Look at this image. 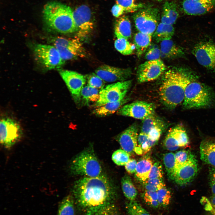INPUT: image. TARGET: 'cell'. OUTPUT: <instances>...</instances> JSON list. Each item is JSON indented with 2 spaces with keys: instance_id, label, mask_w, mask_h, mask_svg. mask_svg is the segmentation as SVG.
Here are the masks:
<instances>
[{
  "instance_id": "10",
  "label": "cell",
  "mask_w": 215,
  "mask_h": 215,
  "mask_svg": "<svg viewBox=\"0 0 215 215\" xmlns=\"http://www.w3.org/2000/svg\"><path fill=\"white\" fill-rule=\"evenodd\" d=\"M73 18L76 27V37L79 39L87 37L94 26L90 8L85 5L78 6L73 11Z\"/></svg>"
},
{
  "instance_id": "21",
  "label": "cell",
  "mask_w": 215,
  "mask_h": 215,
  "mask_svg": "<svg viewBox=\"0 0 215 215\" xmlns=\"http://www.w3.org/2000/svg\"><path fill=\"white\" fill-rule=\"evenodd\" d=\"M137 126L133 124L119 134L116 139L122 149L130 155L134 152L135 148L138 145Z\"/></svg>"
},
{
  "instance_id": "8",
  "label": "cell",
  "mask_w": 215,
  "mask_h": 215,
  "mask_svg": "<svg viewBox=\"0 0 215 215\" xmlns=\"http://www.w3.org/2000/svg\"><path fill=\"white\" fill-rule=\"evenodd\" d=\"M131 84V80H127L107 85L100 90L99 99L95 106L98 107L122 100L126 96Z\"/></svg>"
},
{
  "instance_id": "26",
  "label": "cell",
  "mask_w": 215,
  "mask_h": 215,
  "mask_svg": "<svg viewBox=\"0 0 215 215\" xmlns=\"http://www.w3.org/2000/svg\"><path fill=\"white\" fill-rule=\"evenodd\" d=\"M128 100L126 96L119 101L107 103L102 106L96 107L93 113L99 117H105L113 114L117 111Z\"/></svg>"
},
{
  "instance_id": "39",
  "label": "cell",
  "mask_w": 215,
  "mask_h": 215,
  "mask_svg": "<svg viewBox=\"0 0 215 215\" xmlns=\"http://www.w3.org/2000/svg\"><path fill=\"white\" fill-rule=\"evenodd\" d=\"M116 2L123 8L125 13L135 12L144 7L142 4L136 3L134 0H116Z\"/></svg>"
},
{
  "instance_id": "28",
  "label": "cell",
  "mask_w": 215,
  "mask_h": 215,
  "mask_svg": "<svg viewBox=\"0 0 215 215\" xmlns=\"http://www.w3.org/2000/svg\"><path fill=\"white\" fill-rule=\"evenodd\" d=\"M153 165L151 159L148 157H144L137 162L136 166L135 176L139 181L144 182L148 179Z\"/></svg>"
},
{
  "instance_id": "27",
  "label": "cell",
  "mask_w": 215,
  "mask_h": 215,
  "mask_svg": "<svg viewBox=\"0 0 215 215\" xmlns=\"http://www.w3.org/2000/svg\"><path fill=\"white\" fill-rule=\"evenodd\" d=\"M152 35L139 32L133 37L136 55L138 57L145 53L151 44Z\"/></svg>"
},
{
  "instance_id": "44",
  "label": "cell",
  "mask_w": 215,
  "mask_h": 215,
  "mask_svg": "<svg viewBox=\"0 0 215 215\" xmlns=\"http://www.w3.org/2000/svg\"><path fill=\"white\" fill-rule=\"evenodd\" d=\"M163 175L162 165L157 162L153 164L148 179L162 178Z\"/></svg>"
},
{
  "instance_id": "14",
  "label": "cell",
  "mask_w": 215,
  "mask_h": 215,
  "mask_svg": "<svg viewBox=\"0 0 215 215\" xmlns=\"http://www.w3.org/2000/svg\"><path fill=\"white\" fill-rule=\"evenodd\" d=\"M194 55L199 64L215 73V44L209 42L197 44L194 47Z\"/></svg>"
},
{
  "instance_id": "50",
  "label": "cell",
  "mask_w": 215,
  "mask_h": 215,
  "mask_svg": "<svg viewBox=\"0 0 215 215\" xmlns=\"http://www.w3.org/2000/svg\"><path fill=\"white\" fill-rule=\"evenodd\" d=\"M143 183L156 186L158 188L165 184L163 182L162 178L147 179L145 181L143 182Z\"/></svg>"
},
{
  "instance_id": "5",
  "label": "cell",
  "mask_w": 215,
  "mask_h": 215,
  "mask_svg": "<svg viewBox=\"0 0 215 215\" xmlns=\"http://www.w3.org/2000/svg\"><path fill=\"white\" fill-rule=\"evenodd\" d=\"M70 169L72 173L89 177H95L102 174L101 165L91 150H87L77 155L72 162Z\"/></svg>"
},
{
  "instance_id": "45",
  "label": "cell",
  "mask_w": 215,
  "mask_h": 215,
  "mask_svg": "<svg viewBox=\"0 0 215 215\" xmlns=\"http://www.w3.org/2000/svg\"><path fill=\"white\" fill-rule=\"evenodd\" d=\"M96 215H121L114 204H113L105 208Z\"/></svg>"
},
{
  "instance_id": "31",
  "label": "cell",
  "mask_w": 215,
  "mask_h": 215,
  "mask_svg": "<svg viewBox=\"0 0 215 215\" xmlns=\"http://www.w3.org/2000/svg\"><path fill=\"white\" fill-rule=\"evenodd\" d=\"M75 204L72 195L66 196L59 204L57 215H75Z\"/></svg>"
},
{
  "instance_id": "20",
  "label": "cell",
  "mask_w": 215,
  "mask_h": 215,
  "mask_svg": "<svg viewBox=\"0 0 215 215\" xmlns=\"http://www.w3.org/2000/svg\"><path fill=\"white\" fill-rule=\"evenodd\" d=\"M182 9L186 14L199 16L206 14L213 8L215 0H182Z\"/></svg>"
},
{
  "instance_id": "52",
  "label": "cell",
  "mask_w": 215,
  "mask_h": 215,
  "mask_svg": "<svg viewBox=\"0 0 215 215\" xmlns=\"http://www.w3.org/2000/svg\"><path fill=\"white\" fill-rule=\"evenodd\" d=\"M152 0L158 1H161L163 0Z\"/></svg>"
},
{
  "instance_id": "18",
  "label": "cell",
  "mask_w": 215,
  "mask_h": 215,
  "mask_svg": "<svg viewBox=\"0 0 215 215\" xmlns=\"http://www.w3.org/2000/svg\"><path fill=\"white\" fill-rule=\"evenodd\" d=\"M198 170L197 161L195 156L176 169L171 179L179 185H185L194 179L197 173Z\"/></svg>"
},
{
  "instance_id": "1",
  "label": "cell",
  "mask_w": 215,
  "mask_h": 215,
  "mask_svg": "<svg viewBox=\"0 0 215 215\" xmlns=\"http://www.w3.org/2000/svg\"><path fill=\"white\" fill-rule=\"evenodd\" d=\"M72 195L75 204L84 215H96L114 204L117 196L114 186L102 174L77 180L73 186Z\"/></svg>"
},
{
  "instance_id": "4",
  "label": "cell",
  "mask_w": 215,
  "mask_h": 215,
  "mask_svg": "<svg viewBox=\"0 0 215 215\" xmlns=\"http://www.w3.org/2000/svg\"><path fill=\"white\" fill-rule=\"evenodd\" d=\"M214 98L213 91L209 87L191 81L186 88L183 105L187 109L205 108L212 104Z\"/></svg>"
},
{
  "instance_id": "2",
  "label": "cell",
  "mask_w": 215,
  "mask_h": 215,
  "mask_svg": "<svg viewBox=\"0 0 215 215\" xmlns=\"http://www.w3.org/2000/svg\"><path fill=\"white\" fill-rule=\"evenodd\" d=\"M183 71L176 68L166 71L159 88L160 99L164 105L170 109L183 102L186 88L191 82Z\"/></svg>"
},
{
  "instance_id": "49",
  "label": "cell",
  "mask_w": 215,
  "mask_h": 215,
  "mask_svg": "<svg viewBox=\"0 0 215 215\" xmlns=\"http://www.w3.org/2000/svg\"><path fill=\"white\" fill-rule=\"evenodd\" d=\"M111 12L113 15L116 17H120L125 13L123 8L121 6L117 4L112 7Z\"/></svg>"
},
{
  "instance_id": "51",
  "label": "cell",
  "mask_w": 215,
  "mask_h": 215,
  "mask_svg": "<svg viewBox=\"0 0 215 215\" xmlns=\"http://www.w3.org/2000/svg\"><path fill=\"white\" fill-rule=\"evenodd\" d=\"M144 184V187L145 191H157L158 190V188L156 186L146 183Z\"/></svg>"
},
{
  "instance_id": "37",
  "label": "cell",
  "mask_w": 215,
  "mask_h": 215,
  "mask_svg": "<svg viewBox=\"0 0 215 215\" xmlns=\"http://www.w3.org/2000/svg\"><path fill=\"white\" fill-rule=\"evenodd\" d=\"M157 142L151 140L147 135L140 132L138 135L137 146L141 148L144 154L149 152Z\"/></svg>"
},
{
  "instance_id": "16",
  "label": "cell",
  "mask_w": 215,
  "mask_h": 215,
  "mask_svg": "<svg viewBox=\"0 0 215 215\" xmlns=\"http://www.w3.org/2000/svg\"><path fill=\"white\" fill-rule=\"evenodd\" d=\"M189 142L186 130L182 125H178L169 130L163 141V145L167 150L174 151L187 146Z\"/></svg>"
},
{
  "instance_id": "12",
  "label": "cell",
  "mask_w": 215,
  "mask_h": 215,
  "mask_svg": "<svg viewBox=\"0 0 215 215\" xmlns=\"http://www.w3.org/2000/svg\"><path fill=\"white\" fill-rule=\"evenodd\" d=\"M160 59L147 60L138 67L137 72L138 81L140 83L151 81L158 78L166 70Z\"/></svg>"
},
{
  "instance_id": "7",
  "label": "cell",
  "mask_w": 215,
  "mask_h": 215,
  "mask_svg": "<svg viewBox=\"0 0 215 215\" xmlns=\"http://www.w3.org/2000/svg\"><path fill=\"white\" fill-rule=\"evenodd\" d=\"M80 39L75 38L56 37L52 40L54 46L64 60L75 59L86 56V51Z\"/></svg>"
},
{
  "instance_id": "24",
  "label": "cell",
  "mask_w": 215,
  "mask_h": 215,
  "mask_svg": "<svg viewBox=\"0 0 215 215\" xmlns=\"http://www.w3.org/2000/svg\"><path fill=\"white\" fill-rule=\"evenodd\" d=\"M114 33L117 38H124L128 40L131 38V26L130 21L128 16L123 15L116 20Z\"/></svg>"
},
{
  "instance_id": "43",
  "label": "cell",
  "mask_w": 215,
  "mask_h": 215,
  "mask_svg": "<svg viewBox=\"0 0 215 215\" xmlns=\"http://www.w3.org/2000/svg\"><path fill=\"white\" fill-rule=\"evenodd\" d=\"M161 57L160 48L156 44H151L145 53V58L147 60L160 59Z\"/></svg>"
},
{
  "instance_id": "17",
  "label": "cell",
  "mask_w": 215,
  "mask_h": 215,
  "mask_svg": "<svg viewBox=\"0 0 215 215\" xmlns=\"http://www.w3.org/2000/svg\"><path fill=\"white\" fill-rule=\"evenodd\" d=\"M95 73L105 82H113L127 80L132 74L130 68H121L106 64L98 67Z\"/></svg>"
},
{
  "instance_id": "42",
  "label": "cell",
  "mask_w": 215,
  "mask_h": 215,
  "mask_svg": "<svg viewBox=\"0 0 215 215\" xmlns=\"http://www.w3.org/2000/svg\"><path fill=\"white\" fill-rule=\"evenodd\" d=\"M142 196L145 202L149 206L154 208L160 207L157 191H145Z\"/></svg>"
},
{
  "instance_id": "9",
  "label": "cell",
  "mask_w": 215,
  "mask_h": 215,
  "mask_svg": "<svg viewBox=\"0 0 215 215\" xmlns=\"http://www.w3.org/2000/svg\"><path fill=\"white\" fill-rule=\"evenodd\" d=\"M34 52L38 62L48 69H59L64 64L65 61L54 46L36 44Z\"/></svg>"
},
{
  "instance_id": "33",
  "label": "cell",
  "mask_w": 215,
  "mask_h": 215,
  "mask_svg": "<svg viewBox=\"0 0 215 215\" xmlns=\"http://www.w3.org/2000/svg\"><path fill=\"white\" fill-rule=\"evenodd\" d=\"M116 49L122 54L129 55L132 54L135 49L134 44L124 38H117L114 42Z\"/></svg>"
},
{
  "instance_id": "36",
  "label": "cell",
  "mask_w": 215,
  "mask_h": 215,
  "mask_svg": "<svg viewBox=\"0 0 215 215\" xmlns=\"http://www.w3.org/2000/svg\"><path fill=\"white\" fill-rule=\"evenodd\" d=\"M157 192L159 207L163 208L167 207L169 205L171 198L170 191L167 188L165 184L158 188Z\"/></svg>"
},
{
  "instance_id": "35",
  "label": "cell",
  "mask_w": 215,
  "mask_h": 215,
  "mask_svg": "<svg viewBox=\"0 0 215 215\" xmlns=\"http://www.w3.org/2000/svg\"><path fill=\"white\" fill-rule=\"evenodd\" d=\"M174 154L176 161L175 171L195 156L189 150H180L176 152Z\"/></svg>"
},
{
  "instance_id": "40",
  "label": "cell",
  "mask_w": 215,
  "mask_h": 215,
  "mask_svg": "<svg viewBox=\"0 0 215 215\" xmlns=\"http://www.w3.org/2000/svg\"><path fill=\"white\" fill-rule=\"evenodd\" d=\"M130 155L123 149H118L113 152L112 159L113 162L119 166L125 165L130 159Z\"/></svg>"
},
{
  "instance_id": "48",
  "label": "cell",
  "mask_w": 215,
  "mask_h": 215,
  "mask_svg": "<svg viewBox=\"0 0 215 215\" xmlns=\"http://www.w3.org/2000/svg\"><path fill=\"white\" fill-rule=\"evenodd\" d=\"M207 200L208 203V211L210 215H215V195L213 194L210 199L207 198Z\"/></svg>"
},
{
  "instance_id": "30",
  "label": "cell",
  "mask_w": 215,
  "mask_h": 215,
  "mask_svg": "<svg viewBox=\"0 0 215 215\" xmlns=\"http://www.w3.org/2000/svg\"><path fill=\"white\" fill-rule=\"evenodd\" d=\"M121 183L122 191L125 196L129 201L135 200L138 192L130 177L128 175H125L122 179Z\"/></svg>"
},
{
  "instance_id": "38",
  "label": "cell",
  "mask_w": 215,
  "mask_h": 215,
  "mask_svg": "<svg viewBox=\"0 0 215 215\" xmlns=\"http://www.w3.org/2000/svg\"><path fill=\"white\" fill-rule=\"evenodd\" d=\"M163 161L167 175L171 179L174 173L175 168L174 153L169 152L165 154L163 157Z\"/></svg>"
},
{
  "instance_id": "15",
  "label": "cell",
  "mask_w": 215,
  "mask_h": 215,
  "mask_svg": "<svg viewBox=\"0 0 215 215\" xmlns=\"http://www.w3.org/2000/svg\"><path fill=\"white\" fill-rule=\"evenodd\" d=\"M59 72L74 101L79 103L81 101V90L86 81L85 76L70 70H60Z\"/></svg>"
},
{
  "instance_id": "6",
  "label": "cell",
  "mask_w": 215,
  "mask_h": 215,
  "mask_svg": "<svg viewBox=\"0 0 215 215\" xmlns=\"http://www.w3.org/2000/svg\"><path fill=\"white\" fill-rule=\"evenodd\" d=\"M159 11L152 7H143L136 11L133 16L139 32L153 35L158 25Z\"/></svg>"
},
{
  "instance_id": "22",
  "label": "cell",
  "mask_w": 215,
  "mask_h": 215,
  "mask_svg": "<svg viewBox=\"0 0 215 215\" xmlns=\"http://www.w3.org/2000/svg\"><path fill=\"white\" fill-rule=\"evenodd\" d=\"M200 159L205 163L215 167V142L205 140L199 147Z\"/></svg>"
},
{
  "instance_id": "19",
  "label": "cell",
  "mask_w": 215,
  "mask_h": 215,
  "mask_svg": "<svg viewBox=\"0 0 215 215\" xmlns=\"http://www.w3.org/2000/svg\"><path fill=\"white\" fill-rule=\"evenodd\" d=\"M166 127L165 122L154 114L142 120L141 132L158 141Z\"/></svg>"
},
{
  "instance_id": "41",
  "label": "cell",
  "mask_w": 215,
  "mask_h": 215,
  "mask_svg": "<svg viewBox=\"0 0 215 215\" xmlns=\"http://www.w3.org/2000/svg\"><path fill=\"white\" fill-rule=\"evenodd\" d=\"M87 85L101 90L104 88L105 82L95 73L85 76Z\"/></svg>"
},
{
  "instance_id": "29",
  "label": "cell",
  "mask_w": 215,
  "mask_h": 215,
  "mask_svg": "<svg viewBox=\"0 0 215 215\" xmlns=\"http://www.w3.org/2000/svg\"><path fill=\"white\" fill-rule=\"evenodd\" d=\"M174 32L173 25L159 23L152 36L157 42L171 39Z\"/></svg>"
},
{
  "instance_id": "32",
  "label": "cell",
  "mask_w": 215,
  "mask_h": 215,
  "mask_svg": "<svg viewBox=\"0 0 215 215\" xmlns=\"http://www.w3.org/2000/svg\"><path fill=\"white\" fill-rule=\"evenodd\" d=\"M100 90L87 85L84 86L81 93V100H82L86 104L93 102L95 104L99 99Z\"/></svg>"
},
{
  "instance_id": "3",
  "label": "cell",
  "mask_w": 215,
  "mask_h": 215,
  "mask_svg": "<svg viewBox=\"0 0 215 215\" xmlns=\"http://www.w3.org/2000/svg\"><path fill=\"white\" fill-rule=\"evenodd\" d=\"M43 12L44 22L51 29L64 34L76 32L73 10L69 6L56 1L50 2L44 6Z\"/></svg>"
},
{
  "instance_id": "25",
  "label": "cell",
  "mask_w": 215,
  "mask_h": 215,
  "mask_svg": "<svg viewBox=\"0 0 215 215\" xmlns=\"http://www.w3.org/2000/svg\"><path fill=\"white\" fill-rule=\"evenodd\" d=\"M179 15L176 3L173 1H166L163 6L161 22L173 25L176 22Z\"/></svg>"
},
{
  "instance_id": "13",
  "label": "cell",
  "mask_w": 215,
  "mask_h": 215,
  "mask_svg": "<svg viewBox=\"0 0 215 215\" xmlns=\"http://www.w3.org/2000/svg\"><path fill=\"white\" fill-rule=\"evenodd\" d=\"M155 108L151 103L138 101L123 105L117 114L143 120L155 113Z\"/></svg>"
},
{
  "instance_id": "34",
  "label": "cell",
  "mask_w": 215,
  "mask_h": 215,
  "mask_svg": "<svg viewBox=\"0 0 215 215\" xmlns=\"http://www.w3.org/2000/svg\"><path fill=\"white\" fill-rule=\"evenodd\" d=\"M125 208L128 215H151L135 200L127 202Z\"/></svg>"
},
{
  "instance_id": "46",
  "label": "cell",
  "mask_w": 215,
  "mask_h": 215,
  "mask_svg": "<svg viewBox=\"0 0 215 215\" xmlns=\"http://www.w3.org/2000/svg\"><path fill=\"white\" fill-rule=\"evenodd\" d=\"M209 180L211 192L215 195V167L212 166L209 169Z\"/></svg>"
},
{
  "instance_id": "11",
  "label": "cell",
  "mask_w": 215,
  "mask_h": 215,
  "mask_svg": "<svg viewBox=\"0 0 215 215\" xmlns=\"http://www.w3.org/2000/svg\"><path fill=\"white\" fill-rule=\"evenodd\" d=\"M0 142L7 148L14 145L21 138V127L16 121L9 117L2 118L0 122Z\"/></svg>"
},
{
  "instance_id": "23",
  "label": "cell",
  "mask_w": 215,
  "mask_h": 215,
  "mask_svg": "<svg viewBox=\"0 0 215 215\" xmlns=\"http://www.w3.org/2000/svg\"><path fill=\"white\" fill-rule=\"evenodd\" d=\"M160 48L161 57L164 58L173 59L179 57L184 54L182 49L177 45L171 39L161 42Z\"/></svg>"
},
{
  "instance_id": "47",
  "label": "cell",
  "mask_w": 215,
  "mask_h": 215,
  "mask_svg": "<svg viewBox=\"0 0 215 215\" xmlns=\"http://www.w3.org/2000/svg\"><path fill=\"white\" fill-rule=\"evenodd\" d=\"M137 162L135 159H130L125 165V169L130 174L135 173Z\"/></svg>"
}]
</instances>
